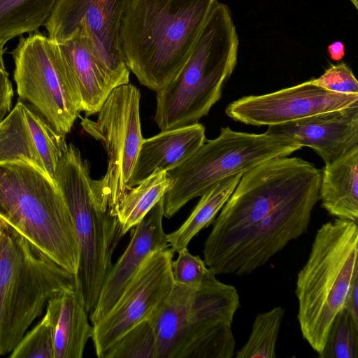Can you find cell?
<instances>
[{
    "instance_id": "6da1fadb",
    "label": "cell",
    "mask_w": 358,
    "mask_h": 358,
    "mask_svg": "<svg viewBox=\"0 0 358 358\" xmlns=\"http://www.w3.org/2000/svg\"><path fill=\"white\" fill-rule=\"evenodd\" d=\"M320 180L321 170L299 157L244 173L204 243L207 267L216 275H248L307 232Z\"/></svg>"
},
{
    "instance_id": "7a4b0ae2",
    "label": "cell",
    "mask_w": 358,
    "mask_h": 358,
    "mask_svg": "<svg viewBox=\"0 0 358 358\" xmlns=\"http://www.w3.org/2000/svg\"><path fill=\"white\" fill-rule=\"evenodd\" d=\"M217 0H129L120 29L125 63L155 92L166 87L189 58Z\"/></svg>"
},
{
    "instance_id": "3957f363",
    "label": "cell",
    "mask_w": 358,
    "mask_h": 358,
    "mask_svg": "<svg viewBox=\"0 0 358 358\" xmlns=\"http://www.w3.org/2000/svg\"><path fill=\"white\" fill-rule=\"evenodd\" d=\"M238 46L230 9L217 0L186 64L156 92L154 120L161 131L197 123L208 114L235 69Z\"/></svg>"
},
{
    "instance_id": "277c9868",
    "label": "cell",
    "mask_w": 358,
    "mask_h": 358,
    "mask_svg": "<svg viewBox=\"0 0 358 358\" xmlns=\"http://www.w3.org/2000/svg\"><path fill=\"white\" fill-rule=\"evenodd\" d=\"M357 258V223L336 218L318 229L308 260L297 275L299 327L317 353L358 281Z\"/></svg>"
},
{
    "instance_id": "5b68a950",
    "label": "cell",
    "mask_w": 358,
    "mask_h": 358,
    "mask_svg": "<svg viewBox=\"0 0 358 358\" xmlns=\"http://www.w3.org/2000/svg\"><path fill=\"white\" fill-rule=\"evenodd\" d=\"M0 219L76 275L80 248L72 218L45 173L22 162L0 163Z\"/></svg>"
},
{
    "instance_id": "8992f818",
    "label": "cell",
    "mask_w": 358,
    "mask_h": 358,
    "mask_svg": "<svg viewBox=\"0 0 358 358\" xmlns=\"http://www.w3.org/2000/svg\"><path fill=\"white\" fill-rule=\"evenodd\" d=\"M76 275L0 219V356L10 353L50 299Z\"/></svg>"
},
{
    "instance_id": "52a82bcc",
    "label": "cell",
    "mask_w": 358,
    "mask_h": 358,
    "mask_svg": "<svg viewBox=\"0 0 358 358\" xmlns=\"http://www.w3.org/2000/svg\"><path fill=\"white\" fill-rule=\"evenodd\" d=\"M87 162L79 149L67 144L56 170L55 184L70 212L80 248L76 289L89 315L94 311L114 251L124 236L115 215L98 208Z\"/></svg>"
},
{
    "instance_id": "ba28073f",
    "label": "cell",
    "mask_w": 358,
    "mask_h": 358,
    "mask_svg": "<svg viewBox=\"0 0 358 358\" xmlns=\"http://www.w3.org/2000/svg\"><path fill=\"white\" fill-rule=\"evenodd\" d=\"M301 148L286 138L222 127L217 137L206 140L167 171L170 185L163 197L164 217H172L190 200L224 178L243 174L267 160L287 157Z\"/></svg>"
},
{
    "instance_id": "9c48e42d",
    "label": "cell",
    "mask_w": 358,
    "mask_h": 358,
    "mask_svg": "<svg viewBox=\"0 0 358 358\" xmlns=\"http://www.w3.org/2000/svg\"><path fill=\"white\" fill-rule=\"evenodd\" d=\"M14 80L58 134L65 137L83 112L80 90L56 41L38 31L20 37L12 52Z\"/></svg>"
},
{
    "instance_id": "30bf717a",
    "label": "cell",
    "mask_w": 358,
    "mask_h": 358,
    "mask_svg": "<svg viewBox=\"0 0 358 358\" xmlns=\"http://www.w3.org/2000/svg\"><path fill=\"white\" fill-rule=\"evenodd\" d=\"M141 93L134 85L113 89L97 117H85L83 129L103 145L107 155L106 173L92 180L94 202L99 208L116 215L117 204L129 189V182L143 141L139 106Z\"/></svg>"
},
{
    "instance_id": "8fae6325",
    "label": "cell",
    "mask_w": 358,
    "mask_h": 358,
    "mask_svg": "<svg viewBox=\"0 0 358 358\" xmlns=\"http://www.w3.org/2000/svg\"><path fill=\"white\" fill-rule=\"evenodd\" d=\"M129 0H58L45 24L48 36L58 43L78 29L88 38L99 69L112 90L129 82L120 29Z\"/></svg>"
},
{
    "instance_id": "7c38bea8",
    "label": "cell",
    "mask_w": 358,
    "mask_h": 358,
    "mask_svg": "<svg viewBox=\"0 0 358 358\" xmlns=\"http://www.w3.org/2000/svg\"><path fill=\"white\" fill-rule=\"evenodd\" d=\"M174 251L168 248L152 253L113 308L93 325L96 355L106 352L127 331L148 320L171 292Z\"/></svg>"
},
{
    "instance_id": "4fadbf2b",
    "label": "cell",
    "mask_w": 358,
    "mask_h": 358,
    "mask_svg": "<svg viewBox=\"0 0 358 358\" xmlns=\"http://www.w3.org/2000/svg\"><path fill=\"white\" fill-rule=\"evenodd\" d=\"M240 306L236 288L209 268L194 291L186 335L175 358H231L236 340L231 324Z\"/></svg>"
},
{
    "instance_id": "5bb4252c",
    "label": "cell",
    "mask_w": 358,
    "mask_h": 358,
    "mask_svg": "<svg viewBox=\"0 0 358 358\" xmlns=\"http://www.w3.org/2000/svg\"><path fill=\"white\" fill-rule=\"evenodd\" d=\"M358 103V94H339L309 80L262 95L241 97L226 108L234 121L253 126H271L298 120Z\"/></svg>"
},
{
    "instance_id": "9a60e30c",
    "label": "cell",
    "mask_w": 358,
    "mask_h": 358,
    "mask_svg": "<svg viewBox=\"0 0 358 358\" xmlns=\"http://www.w3.org/2000/svg\"><path fill=\"white\" fill-rule=\"evenodd\" d=\"M163 197L131 229L129 243L113 264L102 285L96 306L89 315L92 325L113 308L147 259L152 253L169 248L162 225Z\"/></svg>"
},
{
    "instance_id": "2e32d148",
    "label": "cell",
    "mask_w": 358,
    "mask_h": 358,
    "mask_svg": "<svg viewBox=\"0 0 358 358\" xmlns=\"http://www.w3.org/2000/svg\"><path fill=\"white\" fill-rule=\"evenodd\" d=\"M265 134L313 149L330 163L358 145V103L298 120L268 126Z\"/></svg>"
},
{
    "instance_id": "e0dca14e",
    "label": "cell",
    "mask_w": 358,
    "mask_h": 358,
    "mask_svg": "<svg viewBox=\"0 0 358 358\" xmlns=\"http://www.w3.org/2000/svg\"><path fill=\"white\" fill-rule=\"evenodd\" d=\"M205 127L199 122L161 131L143 138L131 175L129 188L156 170L168 171L185 161L206 141Z\"/></svg>"
},
{
    "instance_id": "ac0fdd59",
    "label": "cell",
    "mask_w": 358,
    "mask_h": 358,
    "mask_svg": "<svg viewBox=\"0 0 358 358\" xmlns=\"http://www.w3.org/2000/svg\"><path fill=\"white\" fill-rule=\"evenodd\" d=\"M47 315L52 331L54 358H81L93 335V325L76 289L50 299Z\"/></svg>"
},
{
    "instance_id": "d6986e66",
    "label": "cell",
    "mask_w": 358,
    "mask_h": 358,
    "mask_svg": "<svg viewBox=\"0 0 358 358\" xmlns=\"http://www.w3.org/2000/svg\"><path fill=\"white\" fill-rule=\"evenodd\" d=\"M321 205L336 218L358 221V145L321 171Z\"/></svg>"
},
{
    "instance_id": "ffe728a7",
    "label": "cell",
    "mask_w": 358,
    "mask_h": 358,
    "mask_svg": "<svg viewBox=\"0 0 358 358\" xmlns=\"http://www.w3.org/2000/svg\"><path fill=\"white\" fill-rule=\"evenodd\" d=\"M80 90L85 117L97 113L110 92L92 55L88 38L83 30L58 43Z\"/></svg>"
},
{
    "instance_id": "44dd1931",
    "label": "cell",
    "mask_w": 358,
    "mask_h": 358,
    "mask_svg": "<svg viewBox=\"0 0 358 358\" xmlns=\"http://www.w3.org/2000/svg\"><path fill=\"white\" fill-rule=\"evenodd\" d=\"M194 291L173 283L169 295L148 319L156 337L157 358H175L187 331Z\"/></svg>"
},
{
    "instance_id": "7402d4cb",
    "label": "cell",
    "mask_w": 358,
    "mask_h": 358,
    "mask_svg": "<svg viewBox=\"0 0 358 358\" xmlns=\"http://www.w3.org/2000/svg\"><path fill=\"white\" fill-rule=\"evenodd\" d=\"M242 173L228 177L201 196L187 220L175 231L166 234L169 246L174 252L187 248L192 239L215 220L241 180Z\"/></svg>"
},
{
    "instance_id": "603a6c76",
    "label": "cell",
    "mask_w": 358,
    "mask_h": 358,
    "mask_svg": "<svg viewBox=\"0 0 358 358\" xmlns=\"http://www.w3.org/2000/svg\"><path fill=\"white\" fill-rule=\"evenodd\" d=\"M15 162L29 164L46 174L20 101L0 122V163Z\"/></svg>"
},
{
    "instance_id": "cb8c5ba5",
    "label": "cell",
    "mask_w": 358,
    "mask_h": 358,
    "mask_svg": "<svg viewBox=\"0 0 358 358\" xmlns=\"http://www.w3.org/2000/svg\"><path fill=\"white\" fill-rule=\"evenodd\" d=\"M170 185L167 171L156 170L122 197L116 215L124 235L139 223L164 196Z\"/></svg>"
},
{
    "instance_id": "d4e9b609",
    "label": "cell",
    "mask_w": 358,
    "mask_h": 358,
    "mask_svg": "<svg viewBox=\"0 0 358 358\" xmlns=\"http://www.w3.org/2000/svg\"><path fill=\"white\" fill-rule=\"evenodd\" d=\"M58 0H0V40L6 43L38 31L50 17Z\"/></svg>"
},
{
    "instance_id": "484cf974",
    "label": "cell",
    "mask_w": 358,
    "mask_h": 358,
    "mask_svg": "<svg viewBox=\"0 0 358 358\" xmlns=\"http://www.w3.org/2000/svg\"><path fill=\"white\" fill-rule=\"evenodd\" d=\"M285 310L280 306L259 313L252 324L250 334L236 358H274L281 323Z\"/></svg>"
},
{
    "instance_id": "4316f807",
    "label": "cell",
    "mask_w": 358,
    "mask_h": 358,
    "mask_svg": "<svg viewBox=\"0 0 358 358\" xmlns=\"http://www.w3.org/2000/svg\"><path fill=\"white\" fill-rule=\"evenodd\" d=\"M24 112L47 176L55 183L56 170L65 137L58 134L33 107L24 103Z\"/></svg>"
},
{
    "instance_id": "83f0119b",
    "label": "cell",
    "mask_w": 358,
    "mask_h": 358,
    "mask_svg": "<svg viewBox=\"0 0 358 358\" xmlns=\"http://www.w3.org/2000/svg\"><path fill=\"white\" fill-rule=\"evenodd\" d=\"M103 358H157L156 337L149 320L127 331Z\"/></svg>"
},
{
    "instance_id": "f1b7e54d",
    "label": "cell",
    "mask_w": 358,
    "mask_h": 358,
    "mask_svg": "<svg viewBox=\"0 0 358 358\" xmlns=\"http://www.w3.org/2000/svg\"><path fill=\"white\" fill-rule=\"evenodd\" d=\"M320 358H358V325L343 309L329 329Z\"/></svg>"
},
{
    "instance_id": "f546056e",
    "label": "cell",
    "mask_w": 358,
    "mask_h": 358,
    "mask_svg": "<svg viewBox=\"0 0 358 358\" xmlns=\"http://www.w3.org/2000/svg\"><path fill=\"white\" fill-rule=\"evenodd\" d=\"M10 358H54L52 328L47 315L24 335L10 352Z\"/></svg>"
},
{
    "instance_id": "4dcf8cb0",
    "label": "cell",
    "mask_w": 358,
    "mask_h": 358,
    "mask_svg": "<svg viewBox=\"0 0 358 358\" xmlns=\"http://www.w3.org/2000/svg\"><path fill=\"white\" fill-rule=\"evenodd\" d=\"M209 271L199 256L192 255L187 248L178 252V257L172 261L171 272L173 283L196 289Z\"/></svg>"
},
{
    "instance_id": "1f68e13d",
    "label": "cell",
    "mask_w": 358,
    "mask_h": 358,
    "mask_svg": "<svg viewBox=\"0 0 358 358\" xmlns=\"http://www.w3.org/2000/svg\"><path fill=\"white\" fill-rule=\"evenodd\" d=\"M310 80L314 85L333 92L358 94L357 80L345 62L331 65L319 78Z\"/></svg>"
},
{
    "instance_id": "d6a6232c",
    "label": "cell",
    "mask_w": 358,
    "mask_h": 358,
    "mask_svg": "<svg viewBox=\"0 0 358 358\" xmlns=\"http://www.w3.org/2000/svg\"><path fill=\"white\" fill-rule=\"evenodd\" d=\"M13 90L8 73L0 71V122L11 111Z\"/></svg>"
},
{
    "instance_id": "836d02e7",
    "label": "cell",
    "mask_w": 358,
    "mask_h": 358,
    "mask_svg": "<svg viewBox=\"0 0 358 358\" xmlns=\"http://www.w3.org/2000/svg\"><path fill=\"white\" fill-rule=\"evenodd\" d=\"M344 308L353 322L358 325V281L354 285Z\"/></svg>"
},
{
    "instance_id": "e575fe53",
    "label": "cell",
    "mask_w": 358,
    "mask_h": 358,
    "mask_svg": "<svg viewBox=\"0 0 358 358\" xmlns=\"http://www.w3.org/2000/svg\"><path fill=\"white\" fill-rule=\"evenodd\" d=\"M345 45L341 41H334L327 47V52L330 58L336 62H339L343 58L345 54Z\"/></svg>"
},
{
    "instance_id": "d590c367",
    "label": "cell",
    "mask_w": 358,
    "mask_h": 358,
    "mask_svg": "<svg viewBox=\"0 0 358 358\" xmlns=\"http://www.w3.org/2000/svg\"><path fill=\"white\" fill-rule=\"evenodd\" d=\"M6 43L0 40V71H6L3 62L4 45Z\"/></svg>"
},
{
    "instance_id": "8d00e7d4",
    "label": "cell",
    "mask_w": 358,
    "mask_h": 358,
    "mask_svg": "<svg viewBox=\"0 0 358 358\" xmlns=\"http://www.w3.org/2000/svg\"><path fill=\"white\" fill-rule=\"evenodd\" d=\"M355 8L357 10L358 9V0H350Z\"/></svg>"
}]
</instances>
